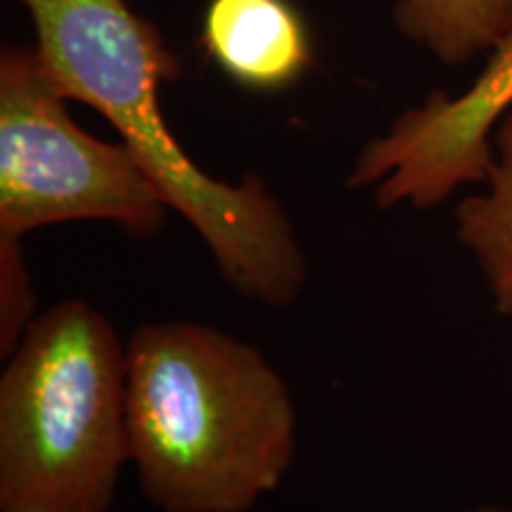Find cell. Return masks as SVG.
<instances>
[{"label":"cell","instance_id":"1","mask_svg":"<svg viewBox=\"0 0 512 512\" xmlns=\"http://www.w3.org/2000/svg\"><path fill=\"white\" fill-rule=\"evenodd\" d=\"M50 79L117 128L166 207L195 228L235 292L283 309L297 302L309 264L283 204L259 176L226 183L202 171L178 143L159 86L178 62L126 0H22Z\"/></svg>","mask_w":512,"mask_h":512},{"label":"cell","instance_id":"2","mask_svg":"<svg viewBox=\"0 0 512 512\" xmlns=\"http://www.w3.org/2000/svg\"><path fill=\"white\" fill-rule=\"evenodd\" d=\"M128 456L162 512H247L297 456V406L252 344L190 320L126 339Z\"/></svg>","mask_w":512,"mask_h":512},{"label":"cell","instance_id":"3","mask_svg":"<svg viewBox=\"0 0 512 512\" xmlns=\"http://www.w3.org/2000/svg\"><path fill=\"white\" fill-rule=\"evenodd\" d=\"M0 375V512H110L126 425V342L86 299L38 313Z\"/></svg>","mask_w":512,"mask_h":512},{"label":"cell","instance_id":"4","mask_svg":"<svg viewBox=\"0 0 512 512\" xmlns=\"http://www.w3.org/2000/svg\"><path fill=\"white\" fill-rule=\"evenodd\" d=\"M169 207L124 143L91 136L34 48L0 55V240L38 228L107 221L152 238Z\"/></svg>","mask_w":512,"mask_h":512},{"label":"cell","instance_id":"5","mask_svg":"<svg viewBox=\"0 0 512 512\" xmlns=\"http://www.w3.org/2000/svg\"><path fill=\"white\" fill-rule=\"evenodd\" d=\"M512 110V29L460 95L432 93L358 152L347 185L373 188L380 209H432L458 188L484 183L494 131Z\"/></svg>","mask_w":512,"mask_h":512},{"label":"cell","instance_id":"6","mask_svg":"<svg viewBox=\"0 0 512 512\" xmlns=\"http://www.w3.org/2000/svg\"><path fill=\"white\" fill-rule=\"evenodd\" d=\"M204 46L242 86L278 91L311 62L302 19L285 0H211Z\"/></svg>","mask_w":512,"mask_h":512},{"label":"cell","instance_id":"7","mask_svg":"<svg viewBox=\"0 0 512 512\" xmlns=\"http://www.w3.org/2000/svg\"><path fill=\"white\" fill-rule=\"evenodd\" d=\"M494 162L482 195L456 209V238L477 261L494 309L512 318V110L498 121Z\"/></svg>","mask_w":512,"mask_h":512},{"label":"cell","instance_id":"8","mask_svg":"<svg viewBox=\"0 0 512 512\" xmlns=\"http://www.w3.org/2000/svg\"><path fill=\"white\" fill-rule=\"evenodd\" d=\"M394 22L439 62L465 64L512 29V0H399Z\"/></svg>","mask_w":512,"mask_h":512},{"label":"cell","instance_id":"9","mask_svg":"<svg viewBox=\"0 0 512 512\" xmlns=\"http://www.w3.org/2000/svg\"><path fill=\"white\" fill-rule=\"evenodd\" d=\"M36 318V294L22 242L0 240V356L8 358Z\"/></svg>","mask_w":512,"mask_h":512},{"label":"cell","instance_id":"10","mask_svg":"<svg viewBox=\"0 0 512 512\" xmlns=\"http://www.w3.org/2000/svg\"><path fill=\"white\" fill-rule=\"evenodd\" d=\"M470 512H512V508H475Z\"/></svg>","mask_w":512,"mask_h":512}]
</instances>
